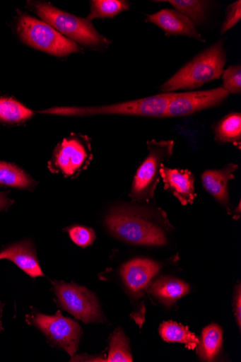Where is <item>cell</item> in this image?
I'll return each instance as SVG.
<instances>
[{
  "label": "cell",
  "instance_id": "cell-1",
  "mask_svg": "<svg viewBox=\"0 0 241 362\" xmlns=\"http://www.w3.org/2000/svg\"><path fill=\"white\" fill-rule=\"evenodd\" d=\"M105 225L113 236L130 245L160 247L167 244L170 223L160 209L117 206L106 216Z\"/></svg>",
  "mask_w": 241,
  "mask_h": 362
},
{
  "label": "cell",
  "instance_id": "cell-2",
  "mask_svg": "<svg viewBox=\"0 0 241 362\" xmlns=\"http://www.w3.org/2000/svg\"><path fill=\"white\" fill-rule=\"evenodd\" d=\"M227 62L223 40L201 52L165 81L160 88L162 93L179 90H193L221 78Z\"/></svg>",
  "mask_w": 241,
  "mask_h": 362
},
{
  "label": "cell",
  "instance_id": "cell-3",
  "mask_svg": "<svg viewBox=\"0 0 241 362\" xmlns=\"http://www.w3.org/2000/svg\"><path fill=\"white\" fill-rule=\"evenodd\" d=\"M176 94V92L160 93L141 100L106 106L53 107L40 113L73 117L127 115L164 118L168 104Z\"/></svg>",
  "mask_w": 241,
  "mask_h": 362
},
{
  "label": "cell",
  "instance_id": "cell-4",
  "mask_svg": "<svg viewBox=\"0 0 241 362\" xmlns=\"http://www.w3.org/2000/svg\"><path fill=\"white\" fill-rule=\"evenodd\" d=\"M37 14L65 37L93 50L107 49L111 41L103 37L86 18L60 11L48 4L34 5Z\"/></svg>",
  "mask_w": 241,
  "mask_h": 362
},
{
  "label": "cell",
  "instance_id": "cell-5",
  "mask_svg": "<svg viewBox=\"0 0 241 362\" xmlns=\"http://www.w3.org/2000/svg\"><path fill=\"white\" fill-rule=\"evenodd\" d=\"M148 155L137 169L129 196L135 202L148 203L155 196L160 180V170L165 160L174 154L175 141H148Z\"/></svg>",
  "mask_w": 241,
  "mask_h": 362
},
{
  "label": "cell",
  "instance_id": "cell-6",
  "mask_svg": "<svg viewBox=\"0 0 241 362\" xmlns=\"http://www.w3.org/2000/svg\"><path fill=\"white\" fill-rule=\"evenodd\" d=\"M17 30L22 41L28 46L57 57L83 52L76 42L63 36L44 21L26 14L18 18Z\"/></svg>",
  "mask_w": 241,
  "mask_h": 362
},
{
  "label": "cell",
  "instance_id": "cell-7",
  "mask_svg": "<svg viewBox=\"0 0 241 362\" xmlns=\"http://www.w3.org/2000/svg\"><path fill=\"white\" fill-rule=\"evenodd\" d=\"M92 159L90 139L73 134L57 146L49 162V168L53 173H61L66 177H76L88 168Z\"/></svg>",
  "mask_w": 241,
  "mask_h": 362
},
{
  "label": "cell",
  "instance_id": "cell-8",
  "mask_svg": "<svg viewBox=\"0 0 241 362\" xmlns=\"http://www.w3.org/2000/svg\"><path fill=\"white\" fill-rule=\"evenodd\" d=\"M59 305L85 323L105 320L95 295L85 286L75 284L53 282Z\"/></svg>",
  "mask_w": 241,
  "mask_h": 362
},
{
  "label": "cell",
  "instance_id": "cell-9",
  "mask_svg": "<svg viewBox=\"0 0 241 362\" xmlns=\"http://www.w3.org/2000/svg\"><path fill=\"white\" fill-rule=\"evenodd\" d=\"M31 321L52 344L74 356L82 334L76 321L64 317L59 311L54 315L36 314L32 316Z\"/></svg>",
  "mask_w": 241,
  "mask_h": 362
},
{
  "label": "cell",
  "instance_id": "cell-10",
  "mask_svg": "<svg viewBox=\"0 0 241 362\" xmlns=\"http://www.w3.org/2000/svg\"><path fill=\"white\" fill-rule=\"evenodd\" d=\"M228 95L222 87L177 93L168 104L165 117L189 116L201 110L216 107L225 101Z\"/></svg>",
  "mask_w": 241,
  "mask_h": 362
},
{
  "label": "cell",
  "instance_id": "cell-11",
  "mask_svg": "<svg viewBox=\"0 0 241 362\" xmlns=\"http://www.w3.org/2000/svg\"><path fill=\"white\" fill-rule=\"evenodd\" d=\"M146 23H153L161 28L166 37H187L201 43L206 42L196 25L187 17L175 9H162L147 15Z\"/></svg>",
  "mask_w": 241,
  "mask_h": 362
},
{
  "label": "cell",
  "instance_id": "cell-12",
  "mask_svg": "<svg viewBox=\"0 0 241 362\" xmlns=\"http://www.w3.org/2000/svg\"><path fill=\"white\" fill-rule=\"evenodd\" d=\"M160 267L158 262L152 259L135 258L125 263L122 268L121 275L128 289L140 297Z\"/></svg>",
  "mask_w": 241,
  "mask_h": 362
},
{
  "label": "cell",
  "instance_id": "cell-13",
  "mask_svg": "<svg viewBox=\"0 0 241 362\" xmlns=\"http://www.w3.org/2000/svg\"><path fill=\"white\" fill-rule=\"evenodd\" d=\"M164 189L175 196L183 206L192 204L196 199L193 173L188 170L172 169L163 164L160 170Z\"/></svg>",
  "mask_w": 241,
  "mask_h": 362
},
{
  "label": "cell",
  "instance_id": "cell-14",
  "mask_svg": "<svg viewBox=\"0 0 241 362\" xmlns=\"http://www.w3.org/2000/svg\"><path fill=\"white\" fill-rule=\"evenodd\" d=\"M237 169V164L231 163L221 170H206L201 175L204 188L228 211L230 210L228 184L235 178Z\"/></svg>",
  "mask_w": 241,
  "mask_h": 362
},
{
  "label": "cell",
  "instance_id": "cell-15",
  "mask_svg": "<svg viewBox=\"0 0 241 362\" xmlns=\"http://www.w3.org/2000/svg\"><path fill=\"white\" fill-rule=\"evenodd\" d=\"M12 261L32 278L44 276L37 253L30 241L25 240L8 247L0 252V259Z\"/></svg>",
  "mask_w": 241,
  "mask_h": 362
},
{
  "label": "cell",
  "instance_id": "cell-16",
  "mask_svg": "<svg viewBox=\"0 0 241 362\" xmlns=\"http://www.w3.org/2000/svg\"><path fill=\"white\" fill-rule=\"evenodd\" d=\"M190 292L189 284L180 279L163 277L151 286L149 293L166 306L174 305Z\"/></svg>",
  "mask_w": 241,
  "mask_h": 362
},
{
  "label": "cell",
  "instance_id": "cell-17",
  "mask_svg": "<svg viewBox=\"0 0 241 362\" xmlns=\"http://www.w3.org/2000/svg\"><path fill=\"white\" fill-rule=\"evenodd\" d=\"M215 140L221 144H232L240 148L241 114L232 112L222 118L214 127Z\"/></svg>",
  "mask_w": 241,
  "mask_h": 362
},
{
  "label": "cell",
  "instance_id": "cell-18",
  "mask_svg": "<svg viewBox=\"0 0 241 362\" xmlns=\"http://www.w3.org/2000/svg\"><path fill=\"white\" fill-rule=\"evenodd\" d=\"M223 339V331L219 325L212 324L206 327L196 348L200 359L205 361H213L221 350Z\"/></svg>",
  "mask_w": 241,
  "mask_h": 362
},
{
  "label": "cell",
  "instance_id": "cell-19",
  "mask_svg": "<svg viewBox=\"0 0 241 362\" xmlns=\"http://www.w3.org/2000/svg\"><path fill=\"white\" fill-rule=\"evenodd\" d=\"M159 332L164 341L183 344L189 349H194L199 342V339L189 331L187 327L175 322H163L160 327Z\"/></svg>",
  "mask_w": 241,
  "mask_h": 362
},
{
  "label": "cell",
  "instance_id": "cell-20",
  "mask_svg": "<svg viewBox=\"0 0 241 362\" xmlns=\"http://www.w3.org/2000/svg\"><path fill=\"white\" fill-rule=\"evenodd\" d=\"M162 2L170 4L175 10L187 17L195 25H200L206 21L211 3L202 0H168Z\"/></svg>",
  "mask_w": 241,
  "mask_h": 362
},
{
  "label": "cell",
  "instance_id": "cell-21",
  "mask_svg": "<svg viewBox=\"0 0 241 362\" xmlns=\"http://www.w3.org/2000/svg\"><path fill=\"white\" fill-rule=\"evenodd\" d=\"M0 185L19 189H29L34 181L21 169L5 161H0Z\"/></svg>",
  "mask_w": 241,
  "mask_h": 362
},
{
  "label": "cell",
  "instance_id": "cell-22",
  "mask_svg": "<svg viewBox=\"0 0 241 362\" xmlns=\"http://www.w3.org/2000/svg\"><path fill=\"white\" fill-rule=\"evenodd\" d=\"M129 2L124 0H93L90 1V11L86 19L114 18L129 9Z\"/></svg>",
  "mask_w": 241,
  "mask_h": 362
},
{
  "label": "cell",
  "instance_id": "cell-23",
  "mask_svg": "<svg viewBox=\"0 0 241 362\" xmlns=\"http://www.w3.org/2000/svg\"><path fill=\"white\" fill-rule=\"evenodd\" d=\"M33 112L21 103L10 98H0V121L16 124L33 116Z\"/></svg>",
  "mask_w": 241,
  "mask_h": 362
},
{
  "label": "cell",
  "instance_id": "cell-24",
  "mask_svg": "<svg viewBox=\"0 0 241 362\" xmlns=\"http://www.w3.org/2000/svg\"><path fill=\"white\" fill-rule=\"evenodd\" d=\"M107 362H131L129 339L120 327H118L110 339V352Z\"/></svg>",
  "mask_w": 241,
  "mask_h": 362
},
{
  "label": "cell",
  "instance_id": "cell-25",
  "mask_svg": "<svg viewBox=\"0 0 241 362\" xmlns=\"http://www.w3.org/2000/svg\"><path fill=\"white\" fill-rule=\"evenodd\" d=\"M221 78L223 79L222 88L229 95L241 93V66L240 64L231 65L224 70Z\"/></svg>",
  "mask_w": 241,
  "mask_h": 362
},
{
  "label": "cell",
  "instance_id": "cell-26",
  "mask_svg": "<svg viewBox=\"0 0 241 362\" xmlns=\"http://www.w3.org/2000/svg\"><path fill=\"white\" fill-rule=\"evenodd\" d=\"M67 232L73 242L81 247L90 246L96 238L92 228L83 226H74L68 228Z\"/></svg>",
  "mask_w": 241,
  "mask_h": 362
},
{
  "label": "cell",
  "instance_id": "cell-27",
  "mask_svg": "<svg viewBox=\"0 0 241 362\" xmlns=\"http://www.w3.org/2000/svg\"><path fill=\"white\" fill-rule=\"evenodd\" d=\"M241 19V1L237 0L230 4L226 9L225 21L222 25L221 33L223 35L229 30L235 27Z\"/></svg>",
  "mask_w": 241,
  "mask_h": 362
},
{
  "label": "cell",
  "instance_id": "cell-28",
  "mask_svg": "<svg viewBox=\"0 0 241 362\" xmlns=\"http://www.w3.org/2000/svg\"><path fill=\"white\" fill-rule=\"evenodd\" d=\"M234 309L235 314L236 317V321L239 327H240L241 325V290L240 286H237V290L236 289L235 296V301H234Z\"/></svg>",
  "mask_w": 241,
  "mask_h": 362
},
{
  "label": "cell",
  "instance_id": "cell-29",
  "mask_svg": "<svg viewBox=\"0 0 241 362\" xmlns=\"http://www.w3.org/2000/svg\"><path fill=\"white\" fill-rule=\"evenodd\" d=\"M6 193L0 192V211H6L13 204Z\"/></svg>",
  "mask_w": 241,
  "mask_h": 362
},
{
  "label": "cell",
  "instance_id": "cell-30",
  "mask_svg": "<svg viewBox=\"0 0 241 362\" xmlns=\"http://www.w3.org/2000/svg\"><path fill=\"white\" fill-rule=\"evenodd\" d=\"M4 304H3L1 302H0V334H1L2 331L4 330V327L2 324V316H3V311L4 308Z\"/></svg>",
  "mask_w": 241,
  "mask_h": 362
}]
</instances>
